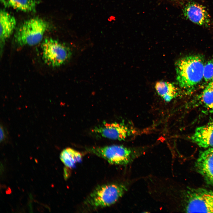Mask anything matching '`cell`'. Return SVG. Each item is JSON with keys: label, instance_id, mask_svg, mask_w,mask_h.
<instances>
[{"label": "cell", "instance_id": "cell-1", "mask_svg": "<svg viewBox=\"0 0 213 213\" xmlns=\"http://www.w3.org/2000/svg\"><path fill=\"white\" fill-rule=\"evenodd\" d=\"M205 63L204 58L201 54L186 56L176 62L177 83L187 93L194 90L203 80Z\"/></svg>", "mask_w": 213, "mask_h": 213}, {"label": "cell", "instance_id": "cell-2", "mask_svg": "<svg viewBox=\"0 0 213 213\" xmlns=\"http://www.w3.org/2000/svg\"><path fill=\"white\" fill-rule=\"evenodd\" d=\"M124 183H114L100 185L88 196L84 202L85 206L99 208L111 206L116 202L127 191Z\"/></svg>", "mask_w": 213, "mask_h": 213}, {"label": "cell", "instance_id": "cell-3", "mask_svg": "<svg viewBox=\"0 0 213 213\" xmlns=\"http://www.w3.org/2000/svg\"><path fill=\"white\" fill-rule=\"evenodd\" d=\"M142 150L119 145L93 147L87 149L90 153L104 159L111 164L122 165L131 163L141 155L143 152Z\"/></svg>", "mask_w": 213, "mask_h": 213}, {"label": "cell", "instance_id": "cell-4", "mask_svg": "<svg viewBox=\"0 0 213 213\" xmlns=\"http://www.w3.org/2000/svg\"><path fill=\"white\" fill-rule=\"evenodd\" d=\"M49 27L48 22L39 17H34L23 22L14 34L15 43L20 46H33L41 42Z\"/></svg>", "mask_w": 213, "mask_h": 213}, {"label": "cell", "instance_id": "cell-5", "mask_svg": "<svg viewBox=\"0 0 213 213\" xmlns=\"http://www.w3.org/2000/svg\"><path fill=\"white\" fill-rule=\"evenodd\" d=\"M43 60L47 65L53 67H59L70 58L72 52L70 47L57 40L48 38L41 45Z\"/></svg>", "mask_w": 213, "mask_h": 213}, {"label": "cell", "instance_id": "cell-6", "mask_svg": "<svg viewBox=\"0 0 213 213\" xmlns=\"http://www.w3.org/2000/svg\"><path fill=\"white\" fill-rule=\"evenodd\" d=\"M185 211L187 213H213V191L189 188L185 195Z\"/></svg>", "mask_w": 213, "mask_h": 213}, {"label": "cell", "instance_id": "cell-7", "mask_svg": "<svg viewBox=\"0 0 213 213\" xmlns=\"http://www.w3.org/2000/svg\"><path fill=\"white\" fill-rule=\"evenodd\" d=\"M93 131L101 136L112 140H124L132 135L133 130L123 123H104Z\"/></svg>", "mask_w": 213, "mask_h": 213}, {"label": "cell", "instance_id": "cell-8", "mask_svg": "<svg viewBox=\"0 0 213 213\" xmlns=\"http://www.w3.org/2000/svg\"><path fill=\"white\" fill-rule=\"evenodd\" d=\"M185 18L193 23L201 26L208 27L211 24V17L203 5L194 1H190L183 9Z\"/></svg>", "mask_w": 213, "mask_h": 213}, {"label": "cell", "instance_id": "cell-9", "mask_svg": "<svg viewBox=\"0 0 213 213\" xmlns=\"http://www.w3.org/2000/svg\"><path fill=\"white\" fill-rule=\"evenodd\" d=\"M195 167L206 183L213 187V147L200 152Z\"/></svg>", "mask_w": 213, "mask_h": 213}, {"label": "cell", "instance_id": "cell-10", "mask_svg": "<svg viewBox=\"0 0 213 213\" xmlns=\"http://www.w3.org/2000/svg\"><path fill=\"white\" fill-rule=\"evenodd\" d=\"M189 139L201 148L213 147V119L205 125L197 128Z\"/></svg>", "mask_w": 213, "mask_h": 213}, {"label": "cell", "instance_id": "cell-11", "mask_svg": "<svg viewBox=\"0 0 213 213\" xmlns=\"http://www.w3.org/2000/svg\"><path fill=\"white\" fill-rule=\"evenodd\" d=\"M1 48H3L5 43L11 35L15 28L16 21L15 17L6 11L0 12Z\"/></svg>", "mask_w": 213, "mask_h": 213}, {"label": "cell", "instance_id": "cell-12", "mask_svg": "<svg viewBox=\"0 0 213 213\" xmlns=\"http://www.w3.org/2000/svg\"><path fill=\"white\" fill-rule=\"evenodd\" d=\"M155 87L158 94L167 102L170 101L179 95L178 88L172 83L159 81L156 83Z\"/></svg>", "mask_w": 213, "mask_h": 213}, {"label": "cell", "instance_id": "cell-13", "mask_svg": "<svg viewBox=\"0 0 213 213\" xmlns=\"http://www.w3.org/2000/svg\"><path fill=\"white\" fill-rule=\"evenodd\" d=\"M5 7L25 12H35L37 5L35 0H0Z\"/></svg>", "mask_w": 213, "mask_h": 213}, {"label": "cell", "instance_id": "cell-14", "mask_svg": "<svg viewBox=\"0 0 213 213\" xmlns=\"http://www.w3.org/2000/svg\"><path fill=\"white\" fill-rule=\"evenodd\" d=\"M82 156L79 152L72 148H68L62 151L60 158L67 167L72 168H73L77 163L80 162Z\"/></svg>", "mask_w": 213, "mask_h": 213}, {"label": "cell", "instance_id": "cell-15", "mask_svg": "<svg viewBox=\"0 0 213 213\" xmlns=\"http://www.w3.org/2000/svg\"><path fill=\"white\" fill-rule=\"evenodd\" d=\"M200 98L204 106L213 112V88L209 84L201 93Z\"/></svg>", "mask_w": 213, "mask_h": 213}, {"label": "cell", "instance_id": "cell-16", "mask_svg": "<svg viewBox=\"0 0 213 213\" xmlns=\"http://www.w3.org/2000/svg\"><path fill=\"white\" fill-rule=\"evenodd\" d=\"M203 80L206 83L213 81V59L205 63L203 73Z\"/></svg>", "mask_w": 213, "mask_h": 213}, {"label": "cell", "instance_id": "cell-17", "mask_svg": "<svg viewBox=\"0 0 213 213\" xmlns=\"http://www.w3.org/2000/svg\"><path fill=\"white\" fill-rule=\"evenodd\" d=\"M0 140L1 142L3 141L5 138V134L3 128L1 126H0Z\"/></svg>", "mask_w": 213, "mask_h": 213}, {"label": "cell", "instance_id": "cell-18", "mask_svg": "<svg viewBox=\"0 0 213 213\" xmlns=\"http://www.w3.org/2000/svg\"><path fill=\"white\" fill-rule=\"evenodd\" d=\"M211 86L213 88V81L209 83Z\"/></svg>", "mask_w": 213, "mask_h": 213}]
</instances>
